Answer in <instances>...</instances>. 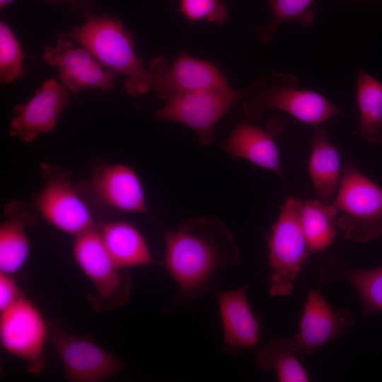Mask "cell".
<instances>
[{
	"label": "cell",
	"instance_id": "277c9868",
	"mask_svg": "<svg viewBox=\"0 0 382 382\" xmlns=\"http://www.w3.org/2000/svg\"><path fill=\"white\" fill-rule=\"evenodd\" d=\"M302 204L303 201L297 197H286L269 233V292L272 296L291 294L311 251L301 225Z\"/></svg>",
	"mask_w": 382,
	"mask_h": 382
},
{
	"label": "cell",
	"instance_id": "9c48e42d",
	"mask_svg": "<svg viewBox=\"0 0 382 382\" xmlns=\"http://www.w3.org/2000/svg\"><path fill=\"white\" fill-rule=\"evenodd\" d=\"M49 340L68 381L100 382L124 368L121 360L87 336L68 333L52 324Z\"/></svg>",
	"mask_w": 382,
	"mask_h": 382
},
{
	"label": "cell",
	"instance_id": "603a6c76",
	"mask_svg": "<svg viewBox=\"0 0 382 382\" xmlns=\"http://www.w3.org/2000/svg\"><path fill=\"white\" fill-rule=\"evenodd\" d=\"M356 96L361 137L368 142H382V83L365 71L357 69Z\"/></svg>",
	"mask_w": 382,
	"mask_h": 382
},
{
	"label": "cell",
	"instance_id": "e0dca14e",
	"mask_svg": "<svg viewBox=\"0 0 382 382\" xmlns=\"http://www.w3.org/2000/svg\"><path fill=\"white\" fill-rule=\"evenodd\" d=\"M353 323L349 311L335 310L320 292L311 290L304 303L294 339L302 354H311L345 334Z\"/></svg>",
	"mask_w": 382,
	"mask_h": 382
},
{
	"label": "cell",
	"instance_id": "ffe728a7",
	"mask_svg": "<svg viewBox=\"0 0 382 382\" xmlns=\"http://www.w3.org/2000/svg\"><path fill=\"white\" fill-rule=\"evenodd\" d=\"M98 229L119 267L125 270L155 263L145 238L132 224L126 221H106L100 224Z\"/></svg>",
	"mask_w": 382,
	"mask_h": 382
},
{
	"label": "cell",
	"instance_id": "4fadbf2b",
	"mask_svg": "<svg viewBox=\"0 0 382 382\" xmlns=\"http://www.w3.org/2000/svg\"><path fill=\"white\" fill-rule=\"evenodd\" d=\"M82 187L96 202L106 208L117 212L148 213L142 183L135 170L129 166L100 165Z\"/></svg>",
	"mask_w": 382,
	"mask_h": 382
},
{
	"label": "cell",
	"instance_id": "ac0fdd59",
	"mask_svg": "<svg viewBox=\"0 0 382 382\" xmlns=\"http://www.w3.org/2000/svg\"><path fill=\"white\" fill-rule=\"evenodd\" d=\"M6 219L0 225V272L18 273L30 253L27 228L35 223L31 208L21 201L8 202L4 209Z\"/></svg>",
	"mask_w": 382,
	"mask_h": 382
},
{
	"label": "cell",
	"instance_id": "7c38bea8",
	"mask_svg": "<svg viewBox=\"0 0 382 382\" xmlns=\"http://www.w3.org/2000/svg\"><path fill=\"white\" fill-rule=\"evenodd\" d=\"M55 46L45 45L43 59L59 72L58 79L74 93L83 89H101L108 92L115 88L117 75L104 67L86 49L76 46L62 33Z\"/></svg>",
	"mask_w": 382,
	"mask_h": 382
},
{
	"label": "cell",
	"instance_id": "3957f363",
	"mask_svg": "<svg viewBox=\"0 0 382 382\" xmlns=\"http://www.w3.org/2000/svg\"><path fill=\"white\" fill-rule=\"evenodd\" d=\"M299 79L289 74L272 71L260 76L243 90L245 115L261 120L271 110L285 112L296 120L317 126L342 114L341 110L324 96L299 88Z\"/></svg>",
	"mask_w": 382,
	"mask_h": 382
},
{
	"label": "cell",
	"instance_id": "52a82bcc",
	"mask_svg": "<svg viewBox=\"0 0 382 382\" xmlns=\"http://www.w3.org/2000/svg\"><path fill=\"white\" fill-rule=\"evenodd\" d=\"M50 325L37 306L25 296L0 312V342L9 354L25 364L27 372L38 376L46 369L45 347Z\"/></svg>",
	"mask_w": 382,
	"mask_h": 382
},
{
	"label": "cell",
	"instance_id": "7402d4cb",
	"mask_svg": "<svg viewBox=\"0 0 382 382\" xmlns=\"http://www.w3.org/2000/svg\"><path fill=\"white\" fill-rule=\"evenodd\" d=\"M301 349L295 339H276L270 341L257 352L259 369L274 374L280 382H308L310 377L302 364Z\"/></svg>",
	"mask_w": 382,
	"mask_h": 382
},
{
	"label": "cell",
	"instance_id": "5b68a950",
	"mask_svg": "<svg viewBox=\"0 0 382 382\" xmlns=\"http://www.w3.org/2000/svg\"><path fill=\"white\" fill-rule=\"evenodd\" d=\"M72 255L93 286L88 301L95 311H108L127 303L131 295V277L113 260L98 226L74 237Z\"/></svg>",
	"mask_w": 382,
	"mask_h": 382
},
{
	"label": "cell",
	"instance_id": "8992f818",
	"mask_svg": "<svg viewBox=\"0 0 382 382\" xmlns=\"http://www.w3.org/2000/svg\"><path fill=\"white\" fill-rule=\"evenodd\" d=\"M332 203L341 213L337 225L347 239L366 243L382 236V188L352 163L343 168Z\"/></svg>",
	"mask_w": 382,
	"mask_h": 382
},
{
	"label": "cell",
	"instance_id": "8fae6325",
	"mask_svg": "<svg viewBox=\"0 0 382 382\" xmlns=\"http://www.w3.org/2000/svg\"><path fill=\"white\" fill-rule=\"evenodd\" d=\"M35 204L50 224L74 237L98 226L79 187L64 174L47 177Z\"/></svg>",
	"mask_w": 382,
	"mask_h": 382
},
{
	"label": "cell",
	"instance_id": "d6986e66",
	"mask_svg": "<svg viewBox=\"0 0 382 382\" xmlns=\"http://www.w3.org/2000/svg\"><path fill=\"white\" fill-rule=\"evenodd\" d=\"M318 278L322 284L348 282L358 293L366 316L382 313V266L355 269L332 256L319 267Z\"/></svg>",
	"mask_w": 382,
	"mask_h": 382
},
{
	"label": "cell",
	"instance_id": "6da1fadb",
	"mask_svg": "<svg viewBox=\"0 0 382 382\" xmlns=\"http://www.w3.org/2000/svg\"><path fill=\"white\" fill-rule=\"evenodd\" d=\"M163 233V264L178 286V303H190L209 294L216 274L241 265L232 232L217 218L185 219Z\"/></svg>",
	"mask_w": 382,
	"mask_h": 382
},
{
	"label": "cell",
	"instance_id": "83f0119b",
	"mask_svg": "<svg viewBox=\"0 0 382 382\" xmlns=\"http://www.w3.org/2000/svg\"><path fill=\"white\" fill-rule=\"evenodd\" d=\"M23 296L25 292L20 287L14 275L0 272V312Z\"/></svg>",
	"mask_w": 382,
	"mask_h": 382
},
{
	"label": "cell",
	"instance_id": "cb8c5ba5",
	"mask_svg": "<svg viewBox=\"0 0 382 382\" xmlns=\"http://www.w3.org/2000/svg\"><path fill=\"white\" fill-rule=\"evenodd\" d=\"M338 211L332 203L318 199L303 202L301 221L311 251L321 252L336 236Z\"/></svg>",
	"mask_w": 382,
	"mask_h": 382
},
{
	"label": "cell",
	"instance_id": "d4e9b609",
	"mask_svg": "<svg viewBox=\"0 0 382 382\" xmlns=\"http://www.w3.org/2000/svg\"><path fill=\"white\" fill-rule=\"evenodd\" d=\"M272 11L270 23L257 29L258 39L265 43L270 42L278 27L289 21H296L303 27H311L315 21V13L311 8L314 0H266Z\"/></svg>",
	"mask_w": 382,
	"mask_h": 382
},
{
	"label": "cell",
	"instance_id": "2e32d148",
	"mask_svg": "<svg viewBox=\"0 0 382 382\" xmlns=\"http://www.w3.org/2000/svg\"><path fill=\"white\" fill-rule=\"evenodd\" d=\"M249 284L216 294L223 330V347L228 354L255 349L261 340L260 318L252 309Z\"/></svg>",
	"mask_w": 382,
	"mask_h": 382
},
{
	"label": "cell",
	"instance_id": "4dcf8cb0",
	"mask_svg": "<svg viewBox=\"0 0 382 382\" xmlns=\"http://www.w3.org/2000/svg\"><path fill=\"white\" fill-rule=\"evenodd\" d=\"M348 1H366V0H348Z\"/></svg>",
	"mask_w": 382,
	"mask_h": 382
},
{
	"label": "cell",
	"instance_id": "ba28073f",
	"mask_svg": "<svg viewBox=\"0 0 382 382\" xmlns=\"http://www.w3.org/2000/svg\"><path fill=\"white\" fill-rule=\"evenodd\" d=\"M243 96V90L229 85L188 92L175 96L158 109L155 117L175 122L192 129L202 146H209L219 121Z\"/></svg>",
	"mask_w": 382,
	"mask_h": 382
},
{
	"label": "cell",
	"instance_id": "4316f807",
	"mask_svg": "<svg viewBox=\"0 0 382 382\" xmlns=\"http://www.w3.org/2000/svg\"><path fill=\"white\" fill-rule=\"evenodd\" d=\"M180 11L191 22L222 24L228 15V8L220 0H180Z\"/></svg>",
	"mask_w": 382,
	"mask_h": 382
},
{
	"label": "cell",
	"instance_id": "484cf974",
	"mask_svg": "<svg viewBox=\"0 0 382 382\" xmlns=\"http://www.w3.org/2000/svg\"><path fill=\"white\" fill-rule=\"evenodd\" d=\"M18 41L10 27L0 21V81L7 84L22 76L24 58Z\"/></svg>",
	"mask_w": 382,
	"mask_h": 382
},
{
	"label": "cell",
	"instance_id": "f1b7e54d",
	"mask_svg": "<svg viewBox=\"0 0 382 382\" xmlns=\"http://www.w3.org/2000/svg\"><path fill=\"white\" fill-rule=\"evenodd\" d=\"M50 4L68 3L71 7L83 14L91 12L92 4L95 0H45Z\"/></svg>",
	"mask_w": 382,
	"mask_h": 382
},
{
	"label": "cell",
	"instance_id": "44dd1931",
	"mask_svg": "<svg viewBox=\"0 0 382 382\" xmlns=\"http://www.w3.org/2000/svg\"><path fill=\"white\" fill-rule=\"evenodd\" d=\"M308 173L321 201L331 203L341 180L340 157L328 130L316 128L311 141Z\"/></svg>",
	"mask_w": 382,
	"mask_h": 382
},
{
	"label": "cell",
	"instance_id": "9a60e30c",
	"mask_svg": "<svg viewBox=\"0 0 382 382\" xmlns=\"http://www.w3.org/2000/svg\"><path fill=\"white\" fill-rule=\"evenodd\" d=\"M286 127L282 117L270 119L266 128L247 122L238 123L219 146L231 158H243L283 178L280 156L274 137Z\"/></svg>",
	"mask_w": 382,
	"mask_h": 382
},
{
	"label": "cell",
	"instance_id": "f546056e",
	"mask_svg": "<svg viewBox=\"0 0 382 382\" xmlns=\"http://www.w3.org/2000/svg\"><path fill=\"white\" fill-rule=\"evenodd\" d=\"M11 0H0L1 9L5 8L8 4L11 3Z\"/></svg>",
	"mask_w": 382,
	"mask_h": 382
},
{
	"label": "cell",
	"instance_id": "30bf717a",
	"mask_svg": "<svg viewBox=\"0 0 382 382\" xmlns=\"http://www.w3.org/2000/svg\"><path fill=\"white\" fill-rule=\"evenodd\" d=\"M151 86L162 100L202 89L228 86L226 76L213 63L181 52L170 61L163 56L149 66Z\"/></svg>",
	"mask_w": 382,
	"mask_h": 382
},
{
	"label": "cell",
	"instance_id": "7a4b0ae2",
	"mask_svg": "<svg viewBox=\"0 0 382 382\" xmlns=\"http://www.w3.org/2000/svg\"><path fill=\"white\" fill-rule=\"evenodd\" d=\"M83 16L82 25L62 33L86 49L104 67L125 75L128 94L139 96L151 89V74L137 58L132 33L122 22L108 14L88 12Z\"/></svg>",
	"mask_w": 382,
	"mask_h": 382
},
{
	"label": "cell",
	"instance_id": "5bb4252c",
	"mask_svg": "<svg viewBox=\"0 0 382 382\" xmlns=\"http://www.w3.org/2000/svg\"><path fill=\"white\" fill-rule=\"evenodd\" d=\"M67 88L53 79L46 81L25 104L15 107L9 134L30 143L52 131L62 112L70 105Z\"/></svg>",
	"mask_w": 382,
	"mask_h": 382
}]
</instances>
